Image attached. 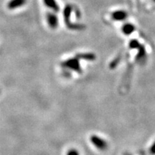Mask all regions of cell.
<instances>
[{
  "instance_id": "5",
  "label": "cell",
  "mask_w": 155,
  "mask_h": 155,
  "mask_svg": "<svg viewBox=\"0 0 155 155\" xmlns=\"http://www.w3.org/2000/svg\"><path fill=\"white\" fill-rule=\"evenodd\" d=\"M43 3L48 8L51 9L52 12H54L55 13L60 12L61 8L56 0H43Z\"/></svg>"
},
{
  "instance_id": "7",
  "label": "cell",
  "mask_w": 155,
  "mask_h": 155,
  "mask_svg": "<svg viewBox=\"0 0 155 155\" xmlns=\"http://www.w3.org/2000/svg\"><path fill=\"white\" fill-rule=\"evenodd\" d=\"M135 31V27L133 24L128 22L126 23L123 25L122 27V32H124V34H125L126 35H129L131 33H133Z\"/></svg>"
},
{
  "instance_id": "2",
  "label": "cell",
  "mask_w": 155,
  "mask_h": 155,
  "mask_svg": "<svg viewBox=\"0 0 155 155\" xmlns=\"http://www.w3.org/2000/svg\"><path fill=\"white\" fill-rule=\"evenodd\" d=\"M46 20H47L48 25L52 29H56L59 25V19L55 12H50L46 14Z\"/></svg>"
},
{
  "instance_id": "3",
  "label": "cell",
  "mask_w": 155,
  "mask_h": 155,
  "mask_svg": "<svg viewBox=\"0 0 155 155\" xmlns=\"http://www.w3.org/2000/svg\"><path fill=\"white\" fill-rule=\"evenodd\" d=\"M63 66L69 68H71V70H73V71H76V72H80L81 71V68L80 65H79V62L78 61V60L75 59H71L68 60L67 61L64 62L63 64Z\"/></svg>"
},
{
  "instance_id": "9",
  "label": "cell",
  "mask_w": 155,
  "mask_h": 155,
  "mask_svg": "<svg viewBox=\"0 0 155 155\" xmlns=\"http://www.w3.org/2000/svg\"><path fill=\"white\" fill-rule=\"evenodd\" d=\"M150 152L151 154L155 155V141H154V143L151 145L150 148Z\"/></svg>"
},
{
  "instance_id": "4",
  "label": "cell",
  "mask_w": 155,
  "mask_h": 155,
  "mask_svg": "<svg viewBox=\"0 0 155 155\" xmlns=\"http://www.w3.org/2000/svg\"><path fill=\"white\" fill-rule=\"evenodd\" d=\"M127 17L128 13L124 10H116L111 14V18L116 21H124Z\"/></svg>"
},
{
  "instance_id": "6",
  "label": "cell",
  "mask_w": 155,
  "mask_h": 155,
  "mask_svg": "<svg viewBox=\"0 0 155 155\" xmlns=\"http://www.w3.org/2000/svg\"><path fill=\"white\" fill-rule=\"evenodd\" d=\"M27 2V0H10L8 3L9 9H15L24 6Z\"/></svg>"
},
{
  "instance_id": "8",
  "label": "cell",
  "mask_w": 155,
  "mask_h": 155,
  "mask_svg": "<svg viewBox=\"0 0 155 155\" xmlns=\"http://www.w3.org/2000/svg\"><path fill=\"white\" fill-rule=\"evenodd\" d=\"M66 155H80V154H79V152H78L76 150H75V149H71V150H69L68 152H67Z\"/></svg>"
},
{
  "instance_id": "11",
  "label": "cell",
  "mask_w": 155,
  "mask_h": 155,
  "mask_svg": "<svg viewBox=\"0 0 155 155\" xmlns=\"http://www.w3.org/2000/svg\"><path fill=\"white\" fill-rule=\"evenodd\" d=\"M154 2H155V0H154Z\"/></svg>"
},
{
  "instance_id": "10",
  "label": "cell",
  "mask_w": 155,
  "mask_h": 155,
  "mask_svg": "<svg viewBox=\"0 0 155 155\" xmlns=\"http://www.w3.org/2000/svg\"><path fill=\"white\" fill-rule=\"evenodd\" d=\"M124 155H131V154H125Z\"/></svg>"
},
{
  "instance_id": "1",
  "label": "cell",
  "mask_w": 155,
  "mask_h": 155,
  "mask_svg": "<svg viewBox=\"0 0 155 155\" xmlns=\"http://www.w3.org/2000/svg\"><path fill=\"white\" fill-rule=\"evenodd\" d=\"M90 141L94 147L99 150H106L108 147V144L105 139L97 135H92L90 137Z\"/></svg>"
}]
</instances>
